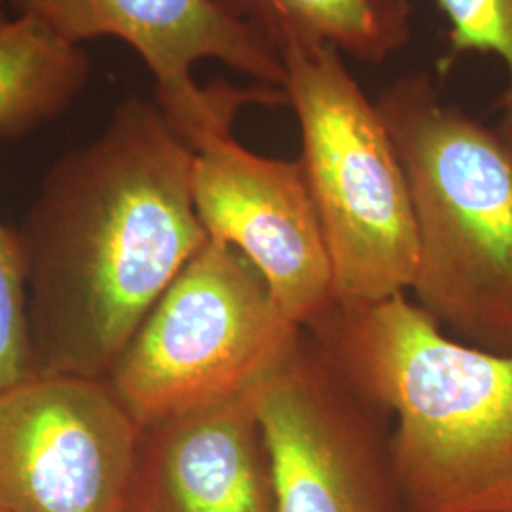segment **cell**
Segmentation results:
<instances>
[{"mask_svg":"<svg viewBox=\"0 0 512 512\" xmlns=\"http://www.w3.org/2000/svg\"><path fill=\"white\" fill-rule=\"evenodd\" d=\"M141 427L107 380L37 374L0 393V511L124 512Z\"/></svg>","mask_w":512,"mask_h":512,"instance_id":"52a82bcc","label":"cell"},{"mask_svg":"<svg viewBox=\"0 0 512 512\" xmlns=\"http://www.w3.org/2000/svg\"><path fill=\"white\" fill-rule=\"evenodd\" d=\"M376 107L403 162L418 232L414 302L476 348L512 353V147L406 74Z\"/></svg>","mask_w":512,"mask_h":512,"instance_id":"3957f363","label":"cell"},{"mask_svg":"<svg viewBox=\"0 0 512 512\" xmlns=\"http://www.w3.org/2000/svg\"><path fill=\"white\" fill-rule=\"evenodd\" d=\"M92 76L84 46L44 21L0 16V139H19L71 109Z\"/></svg>","mask_w":512,"mask_h":512,"instance_id":"8fae6325","label":"cell"},{"mask_svg":"<svg viewBox=\"0 0 512 512\" xmlns=\"http://www.w3.org/2000/svg\"><path fill=\"white\" fill-rule=\"evenodd\" d=\"M37 376L27 262L19 232L0 220V393Z\"/></svg>","mask_w":512,"mask_h":512,"instance_id":"5bb4252c","label":"cell"},{"mask_svg":"<svg viewBox=\"0 0 512 512\" xmlns=\"http://www.w3.org/2000/svg\"><path fill=\"white\" fill-rule=\"evenodd\" d=\"M18 12L44 21L59 37L84 44L116 38L156 80V103L184 141L230 131L249 95L203 90L194 67L219 61L283 92L285 69L274 46L215 0H14ZM258 101V99H253Z\"/></svg>","mask_w":512,"mask_h":512,"instance_id":"ba28073f","label":"cell"},{"mask_svg":"<svg viewBox=\"0 0 512 512\" xmlns=\"http://www.w3.org/2000/svg\"><path fill=\"white\" fill-rule=\"evenodd\" d=\"M0 512H4V511H0Z\"/></svg>","mask_w":512,"mask_h":512,"instance_id":"9a60e30c","label":"cell"},{"mask_svg":"<svg viewBox=\"0 0 512 512\" xmlns=\"http://www.w3.org/2000/svg\"><path fill=\"white\" fill-rule=\"evenodd\" d=\"M194 148L160 105L128 97L50 169L19 232L37 374L105 380L209 236Z\"/></svg>","mask_w":512,"mask_h":512,"instance_id":"6da1fadb","label":"cell"},{"mask_svg":"<svg viewBox=\"0 0 512 512\" xmlns=\"http://www.w3.org/2000/svg\"><path fill=\"white\" fill-rule=\"evenodd\" d=\"M296 114L311 196L329 245L338 304L410 293L418 266L414 205L401 156L376 103L334 48L275 42Z\"/></svg>","mask_w":512,"mask_h":512,"instance_id":"277c9868","label":"cell"},{"mask_svg":"<svg viewBox=\"0 0 512 512\" xmlns=\"http://www.w3.org/2000/svg\"><path fill=\"white\" fill-rule=\"evenodd\" d=\"M275 48L285 37L334 48L342 55L382 65L414 33L410 0H215Z\"/></svg>","mask_w":512,"mask_h":512,"instance_id":"7c38bea8","label":"cell"},{"mask_svg":"<svg viewBox=\"0 0 512 512\" xmlns=\"http://www.w3.org/2000/svg\"><path fill=\"white\" fill-rule=\"evenodd\" d=\"M302 330L245 256L209 239L148 311L105 380L143 429L247 393Z\"/></svg>","mask_w":512,"mask_h":512,"instance_id":"5b68a950","label":"cell"},{"mask_svg":"<svg viewBox=\"0 0 512 512\" xmlns=\"http://www.w3.org/2000/svg\"><path fill=\"white\" fill-rule=\"evenodd\" d=\"M448 21V50L439 61L440 73H448L459 57L494 55L507 73L499 99V133L512 147V0H435Z\"/></svg>","mask_w":512,"mask_h":512,"instance_id":"4fadbf2b","label":"cell"},{"mask_svg":"<svg viewBox=\"0 0 512 512\" xmlns=\"http://www.w3.org/2000/svg\"><path fill=\"white\" fill-rule=\"evenodd\" d=\"M258 385L143 427L124 512H277Z\"/></svg>","mask_w":512,"mask_h":512,"instance_id":"30bf717a","label":"cell"},{"mask_svg":"<svg viewBox=\"0 0 512 512\" xmlns=\"http://www.w3.org/2000/svg\"><path fill=\"white\" fill-rule=\"evenodd\" d=\"M256 418L277 512H408L387 414L302 330L260 382Z\"/></svg>","mask_w":512,"mask_h":512,"instance_id":"8992f818","label":"cell"},{"mask_svg":"<svg viewBox=\"0 0 512 512\" xmlns=\"http://www.w3.org/2000/svg\"><path fill=\"white\" fill-rule=\"evenodd\" d=\"M192 190L209 239L234 247L300 329L336 304L325 230L300 160L260 156L222 131L194 147Z\"/></svg>","mask_w":512,"mask_h":512,"instance_id":"9c48e42d","label":"cell"},{"mask_svg":"<svg viewBox=\"0 0 512 512\" xmlns=\"http://www.w3.org/2000/svg\"><path fill=\"white\" fill-rule=\"evenodd\" d=\"M306 332L395 418L408 512H512V353L450 336L408 293L334 304Z\"/></svg>","mask_w":512,"mask_h":512,"instance_id":"7a4b0ae2","label":"cell"}]
</instances>
